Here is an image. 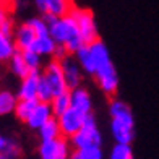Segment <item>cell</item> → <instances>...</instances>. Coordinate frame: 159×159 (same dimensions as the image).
<instances>
[{
    "mask_svg": "<svg viewBox=\"0 0 159 159\" xmlns=\"http://www.w3.org/2000/svg\"><path fill=\"white\" fill-rule=\"evenodd\" d=\"M49 104H50V109H52L54 117H60L62 114H65V112H67L70 107H71V102H70V91L63 93V94L55 96Z\"/></svg>",
    "mask_w": 159,
    "mask_h": 159,
    "instance_id": "cell-19",
    "label": "cell"
},
{
    "mask_svg": "<svg viewBox=\"0 0 159 159\" xmlns=\"http://www.w3.org/2000/svg\"><path fill=\"white\" fill-rule=\"evenodd\" d=\"M109 159H133V149L132 144L128 143H115L112 149Z\"/></svg>",
    "mask_w": 159,
    "mask_h": 159,
    "instance_id": "cell-24",
    "label": "cell"
},
{
    "mask_svg": "<svg viewBox=\"0 0 159 159\" xmlns=\"http://www.w3.org/2000/svg\"><path fill=\"white\" fill-rule=\"evenodd\" d=\"M16 102H18V96H15L11 91L0 89V117L15 112Z\"/></svg>",
    "mask_w": 159,
    "mask_h": 159,
    "instance_id": "cell-20",
    "label": "cell"
},
{
    "mask_svg": "<svg viewBox=\"0 0 159 159\" xmlns=\"http://www.w3.org/2000/svg\"><path fill=\"white\" fill-rule=\"evenodd\" d=\"M10 63V70H11V73L13 75H16L18 78H25L31 73V70L28 68V65L23 59V54L20 52V50H16L15 54H13V57L8 60Z\"/></svg>",
    "mask_w": 159,
    "mask_h": 159,
    "instance_id": "cell-17",
    "label": "cell"
},
{
    "mask_svg": "<svg viewBox=\"0 0 159 159\" xmlns=\"http://www.w3.org/2000/svg\"><path fill=\"white\" fill-rule=\"evenodd\" d=\"M0 33H3L7 36H13V34H15V28H13V21H11L10 16L2 23V26H0Z\"/></svg>",
    "mask_w": 159,
    "mask_h": 159,
    "instance_id": "cell-29",
    "label": "cell"
},
{
    "mask_svg": "<svg viewBox=\"0 0 159 159\" xmlns=\"http://www.w3.org/2000/svg\"><path fill=\"white\" fill-rule=\"evenodd\" d=\"M86 117H88V115H84V114L78 112V111H75V109H71V107H70V109L65 112V114H62L60 117H57L63 138L70 140L73 135H76L80 130H81Z\"/></svg>",
    "mask_w": 159,
    "mask_h": 159,
    "instance_id": "cell-8",
    "label": "cell"
},
{
    "mask_svg": "<svg viewBox=\"0 0 159 159\" xmlns=\"http://www.w3.org/2000/svg\"><path fill=\"white\" fill-rule=\"evenodd\" d=\"M21 54H23V59L28 65V68L31 71H39L41 70V65H42V57L34 52L33 49H28V50H20Z\"/></svg>",
    "mask_w": 159,
    "mask_h": 159,
    "instance_id": "cell-25",
    "label": "cell"
},
{
    "mask_svg": "<svg viewBox=\"0 0 159 159\" xmlns=\"http://www.w3.org/2000/svg\"><path fill=\"white\" fill-rule=\"evenodd\" d=\"M16 50L18 49L15 46L13 36H7L0 33V62H8Z\"/></svg>",
    "mask_w": 159,
    "mask_h": 159,
    "instance_id": "cell-18",
    "label": "cell"
},
{
    "mask_svg": "<svg viewBox=\"0 0 159 159\" xmlns=\"http://www.w3.org/2000/svg\"><path fill=\"white\" fill-rule=\"evenodd\" d=\"M0 154H2L3 157H7V159H18L20 154H21V149H20L16 141L8 140V141H7V144H5V148H3V151Z\"/></svg>",
    "mask_w": 159,
    "mask_h": 159,
    "instance_id": "cell-26",
    "label": "cell"
},
{
    "mask_svg": "<svg viewBox=\"0 0 159 159\" xmlns=\"http://www.w3.org/2000/svg\"><path fill=\"white\" fill-rule=\"evenodd\" d=\"M52 117H54V114H52V109H50V104L49 102H41L39 101L38 106L34 107L33 114L30 115V119L26 120V124L31 130H39L47 120H50Z\"/></svg>",
    "mask_w": 159,
    "mask_h": 159,
    "instance_id": "cell-14",
    "label": "cell"
},
{
    "mask_svg": "<svg viewBox=\"0 0 159 159\" xmlns=\"http://www.w3.org/2000/svg\"><path fill=\"white\" fill-rule=\"evenodd\" d=\"M8 0H0V10H2V8H8Z\"/></svg>",
    "mask_w": 159,
    "mask_h": 159,
    "instance_id": "cell-33",
    "label": "cell"
},
{
    "mask_svg": "<svg viewBox=\"0 0 159 159\" xmlns=\"http://www.w3.org/2000/svg\"><path fill=\"white\" fill-rule=\"evenodd\" d=\"M68 159H104L101 146H88L83 149H73Z\"/></svg>",
    "mask_w": 159,
    "mask_h": 159,
    "instance_id": "cell-22",
    "label": "cell"
},
{
    "mask_svg": "<svg viewBox=\"0 0 159 159\" xmlns=\"http://www.w3.org/2000/svg\"><path fill=\"white\" fill-rule=\"evenodd\" d=\"M75 8L73 0H44V13L42 16L60 18L67 16Z\"/></svg>",
    "mask_w": 159,
    "mask_h": 159,
    "instance_id": "cell-13",
    "label": "cell"
},
{
    "mask_svg": "<svg viewBox=\"0 0 159 159\" xmlns=\"http://www.w3.org/2000/svg\"><path fill=\"white\" fill-rule=\"evenodd\" d=\"M38 34L33 30V26L28 23H23L21 26H18L15 30V34H13V41H15V46L18 50H28L31 49Z\"/></svg>",
    "mask_w": 159,
    "mask_h": 159,
    "instance_id": "cell-12",
    "label": "cell"
},
{
    "mask_svg": "<svg viewBox=\"0 0 159 159\" xmlns=\"http://www.w3.org/2000/svg\"><path fill=\"white\" fill-rule=\"evenodd\" d=\"M70 141L63 136L57 140H44L38 148L39 159H63L70 157Z\"/></svg>",
    "mask_w": 159,
    "mask_h": 159,
    "instance_id": "cell-5",
    "label": "cell"
},
{
    "mask_svg": "<svg viewBox=\"0 0 159 159\" xmlns=\"http://www.w3.org/2000/svg\"><path fill=\"white\" fill-rule=\"evenodd\" d=\"M70 144L73 146V149H83L88 146H101L102 144V135L98 128L96 117L93 114L86 117L81 130L70 138Z\"/></svg>",
    "mask_w": 159,
    "mask_h": 159,
    "instance_id": "cell-2",
    "label": "cell"
},
{
    "mask_svg": "<svg viewBox=\"0 0 159 159\" xmlns=\"http://www.w3.org/2000/svg\"><path fill=\"white\" fill-rule=\"evenodd\" d=\"M8 18V8H2L0 10V26H2V23Z\"/></svg>",
    "mask_w": 159,
    "mask_h": 159,
    "instance_id": "cell-30",
    "label": "cell"
},
{
    "mask_svg": "<svg viewBox=\"0 0 159 159\" xmlns=\"http://www.w3.org/2000/svg\"><path fill=\"white\" fill-rule=\"evenodd\" d=\"M70 15L75 20V23L78 26L80 34H81L84 44H91V42H94L96 39H99V31H98L94 13H93L89 8L75 7Z\"/></svg>",
    "mask_w": 159,
    "mask_h": 159,
    "instance_id": "cell-3",
    "label": "cell"
},
{
    "mask_svg": "<svg viewBox=\"0 0 159 159\" xmlns=\"http://www.w3.org/2000/svg\"><path fill=\"white\" fill-rule=\"evenodd\" d=\"M7 141H8V138H5V136H2V135H0V153L3 151V148H5Z\"/></svg>",
    "mask_w": 159,
    "mask_h": 159,
    "instance_id": "cell-32",
    "label": "cell"
},
{
    "mask_svg": "<svg viewBox=\"0 0 159 159\" xmlns=\"http://www.w3.org/2000/svg\"><path fill=\"white\" fill-rule=\"evenodd\" d=\"M41 75H42V78L46 80V83L50 86L54 98L70 91L68 84H67V80H65V75H63V68H62V62L60 60H57V59L50 60L44 67V70H42Z\"/></svg>",
    "mask_w": 159,
    "mask_h": 159,
    "instance_id": "cell-4",
    "label": "cell"
},
{
    "mask_svg": "<svg viewBox=\"0 0 159 159\" xmlns=\"http://www.w3.org/2000/svg\"><path fill=\"white\" fill-rule=\"evenodd\" d=\"M63 159H68V157H63Z\"/></svg>",
    "mask_w": 159,
    "mask_h": 159,
    "instance_id": "cell-35",
    "label": "cell"
},
{
    "mask_svg": "<svg viewBox=\"0 0 159 159\" xmlns=\"http://www.w3.org/2000/svg\"><path fill=\"white\" fill-rule=\"evenodd\" d=\"M34 5L41 13H44V0H34Z\"/></svg>",
    "mask_w": 159,
    "mask_h": 159,
    "instance_id": "cell-31",
    "label": "cell"
},
{
    "mask_svg": "<svg viewBox=\"0 0 159 159\" xmlns=\"http://www.w3.org/2000/svg\"><path fill=\"white\" fill-rule=\"evenodd\" d=\"M28 23L33 26V30L36 31V34H38V36L49 34V25H47V21L44 20V16H42V18H31Z\"/></svg>",
    "mask_w": 159,
    "mask_h": 159,
    "instance_id": "cell-28",
    "label": "cell"
},
{
    "mask_svg": "<svg viewBox=\"0 0 159 159\" xmlns=\"http://www.w3.org/2000/svg\"><path fill=\"white\" fill-rule=\"evenodd\" d=\"M31 49L34 50V52H38L41 57H50V55H54V54H55L57 42L52 39V36H50V34L38 36Z\"/></svg>",
    "mask_w": 159,
    "mask_h": 159,
    "instance_id": "cell-15",
    "label": "cell"
},
{
    "mask_svg": "<svg viewBox=\"0 0 159 159\" xmlns=\"http://www.w3.org/2000/svg\"><path fill=\"white\" fill-rule=\"evenodd\" d=\"M0 159H7V157H3V156H2V154H0Z\"/></svg>",
    "mask_w": 159,
    "mask_h": 159,
    "instance_id": "cell-34",
    "label": "cell"
},
{
    "mask_svg": "<svg viewBox=\"0 0 159 159\" xmlns=\"http://www.w3.org/2000/svg\"><path fill=\"white\" fill-rule=\"evenodd\" d=\"M109 115H111V119H119V117L133 115V112L128 107L127 102H124V101H120V99H112L109 102Z\"/></svg>",
    "mask_w": 159,
    "mask_h": 159,
    "instance_id": "cell-23",
    "label": "cell"
},
{
    "mask_svg": "<svg viewBox=\"0 0 159 159\" xmlns=\"http://www.w3.org/2000/svg\"><path fill=\"white\" fill-rule=\"evenodd\" d=\"M38 133H39L41 141L60 138V136H62V132H60V125H59V120H57V117H52L50 120H47L46 124L38 130Z\"/></svg>",
    "mask_w": 159,
    "mask_h": 159,
    "instance_id": "cell-16",
    "label": "cell"
},
{
    "mask_svg": "<svg viewBox=\"0 0 159 159\" xmlns=\"http://www.w3.org/2000/svg\"><path fill=\"white\" fill-rule=\"evenodd\" d=\"M54 98L52 94V89H50V86L46 83V80L42 78L41 75V81H39V91H38V101H41V102H50Z\"/></svg>",
    "mask_w": 159,
    "mask_h": 159,
    "instance_id": "cell-27",
    "label": "cell"
},
{
    "mask_svg": "<svg viewBox=\"0 0 159 159\" xmlns=\"http://www.w3.org/2000/svg\"><path fill=\"white\" fill-rule=\"evenodd\" d=\"M70 102L71 109L81 112L84 115L93 114V99L88 89H84L83 86H78L75 89H70Z\"/></svg>",
    "mask_w": 159,
    "mask_h": 159,
    "instance_id": "cell-9",
    "label": "cell"
},
{
    "mask_svg": "<svg viewBox=\"0 0 159 159\" xmlns=\"http://www.w3.org/2000/svg\"><path fill=\"white\" fill-rule=\"evenodd\" d=\"M111 133L115 143H128L132 144L135 138V117H119L111 120Z\"/></svg>",
    "mask_w": 159,
    "mask_h": 159,
    "instance_id": "cell-7",
    "label": "cell"
},
{
    "mask_svg": "<svg viewBox=\"0 0 159 159\" xmlns=\"http://www.w3.org/2000/svg\"><path fill=\"white\" fill-rule=\"evenodd\" d=\"M44 20L49 25V34L52 36V39L57 42V46H63L68 50V54L75 55L76 50L84 46V41L71 15L60 18L44 16Z\"/></svg>",
    "mask_w": 159,
    "mask_h": 159,
    "instance_id": "cell-1",
    "label": "cell"
},
{
    "mask_svg": "<svg viewBox=\"0 0 159 159\" xmlns=\"http://www.w3.org/2000/svg\"><path fill=\"white\" fill-rule=\"evenodd\" d=\"M62 68H63V75H65V80H67L68 89H75L78 86H81L83 70L80 67V63L76 62V59H71L68 55L67 59L62 60Z\"/></svg>",
    "mask_w": 159,
    "mask_h": 159,
    "instance_id": "cell-10",
    "label": "cell"
},
{
    "mask_svg": "<svg viewBox=\"0 0 159 159\" xmlns=\"http://www.w3.org/2000/svg\"><path fill=\"white\" fill-rule=\"evenodd\" d=\"M39 81H41V71H31L28 76L21 78L18 99H38Z\"/></svg>",
    "mask_w": 159,
    "mask_h": 159,
    "instance_id": "cell-11",
    "label": "cell"
},
{
    "mask_svg": "<svg viewBox=\"0 0 159 159\" xmlns=\"http://www.w3.org/2000/svg\"><path fill=\"white\" fill-rule=\"evenodd\" d=\"M96 81L98 86L101 88V91L107 96H114L119 89V75H117V70H115L112 60L107 62L104 65L96 70Z\"/></svg>",
    "mask_w": 159,
    "mask_h": 159,
    "instance_id": "cell-6",
    "label": "cell"
},
{
    "mask_svg": "<svg viewBox=\"0 0 159 159\" xmlns=\"http://www.w3.org/2000/svg\"><path fill=\"white\" fill-rule=\"evenodd\" d=\"M38 102H39L38 99H18L16 107H15V115L21 122H26L30 119V115L33 114L34 107L38 106Z\"/></svg>",
    "mask_w": 159,
    "mask_h": 159,
    "instance_id": "cell-21",
    "label": "cell"
}]
</instances>
